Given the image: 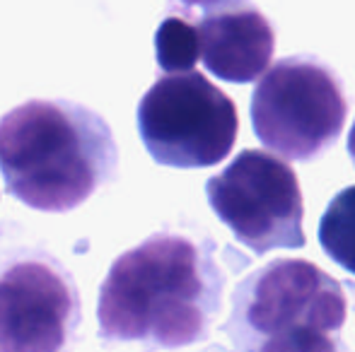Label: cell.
Returning <instances> with one entry per match:
<instances>
[{
    "label": "cell",
    "instance_id": "8",
    "mask_svg": "<svg viewBox=\"0 0 355 352\" xmlns=\"http://www.w3.org/2000/svg\"><path fill=\"white\" fill-rule=\"evenodd\" d=\"M201 61L225 82H252L266 73L276 48V34L266 17L254 8L211 10L196 24Z\"/></svg>",
    "mask_w": 355,
    "mask_h": 352
},
{
    "label": "cell",
    "instance_id": "5",
    "mask_svg": "<svg viewBox=\"0 0 355 352\" xmlns=\"http://www.w3.org/2000/svg\"><path fill=\"white\" fill-rule=\"evenodd\" d=\"M257 138L283 160L324 155L343 131L348 102L338 77L312 58H283L261 75L252 97Z\"/></svg>",
    "mask_w": 355,
    "mask_h": 352
},
{
    "label": "cell",
    "instance_id": "11",
    "mask_svg": "<svg viewBox=\"0 0 355 352\" xmlns=\"http://www.w3.org/2000/svg\"><path fill=\"white\" fill-rule=\"evenodd\" d=\"M177 3L187 5V8H206V10H218V8H227V5H237V0H177Z\"/></svg>",
    "mask_w": 355,
    "mask_h": 352
},
{
    "label": "cell",
    "instance_id": "3",
    "mask_svg": "<svg viewBox=\"0 0 355 352\" xmlns=\"http://www.w3.org/2000/svg\"><path fill=\"white\" fill-rule=\"evenodd\" d=\"M343 287L319 266L278 259L239 285L230 335L242 352H341Z\"/></svg>",
    "mask_w": 355,
    "mask_h": 352
},
{
    "label": "cell",
    "instance_id": "10",
    "mask_svg": "<svg viewBox=\"0 0 355 352\" xmlns=\"http://www.w3.org/2000/svg\"><path fill=\"white\" fill-rule=\"evenodd\" d=\"M155 53L164 75L193 71V66L201 61L196 24L182 15L164 17L155 32Z\"/></svg>",
    "mask_w": 355,
    "mask_h": 352
},
{
    "label": "cell",
    "instance_id": "12",
    "mask_svg": "<svg viewBox=\"0 0 355 352\" xmlns=\"http://www.w3.org/2000/svg\"><path fill=\"white\" fill-rule=\"evenodd\" d=\"M348 155H351V160L355 165V123H353L351 133H348Z\"/></svg>",
    "mask_w": 355,
    "mask_h": 352
},
{
    "label": "cell",
    "instance_id": "2",
    "mask_svg": "<svg viewBox=\"0 0 355 352\" xmlns=\"http://www.w3.org/2000/svg\"><path fill=\"white\" fill-rule=\"evenodd\" d=\"M109 123L75 102L32 99L0 118V172L10 196L42 212L83 205L116 174Z\"/></svg>",
    "mask_w": 355,
    "mask_h": 352
},
{
    "label": "cell",
    "instance_id": "1",
    "mask_svg": "<svg viewBox=\"0 0 355 352\" xmlns=\"http://www.w3.org/2000/svg\"><path fill=\"white\" fill-rule=\"evenodd\" d=\"M223 285L203 246L182 234H153L109 268L99 287V333L104 340L187 348L208 335Z\"/></svg>",
    "mask_w": 355,
    "mask_h": 352
},
{
    "label": "cell",
    "instance_id": "6",
    "mask_svg": "<svg viewBox=\"0 0 355 352\" xmlns=\"http://www.w3.org/2000/svg\"><path fill=\"white\" fill-rule=\"evenodd\" d=\"M206 196L220 222L254 254L302 249V188L293 167L263 150H242L208 178Z\"/></svg>",
    "mask_w": 355,
    "mask_h": 352
},
{
    "label": "cell",
    "instance_id": "4",
    "mask_svg": "<svg viewBox=\"0 0 355 352\" xmlns=\"http://www.w3.org/2000/svg\"><path fill=\"white\" fill-rule=\"evenodd\" d=\"M138 133L157 165L203 169L232 152L237 106L198 71L162 75L138 104Z\"/></svg>",
    "mask_w": 355,
    "mask_h": 352
},
{
    "label": "cell",
    "instance_id": "7",
    "mask_svg": "<svg viewBox=\"0 0 355 352\" xmlns=\"http://www.w3.org/2000/svg\"><path fill=\"white\" fill-rule=\"evenodd\" d=\"M83 319L71 272L46 254L0 268V352H68Z\"/></svg>",
    "mask_w": 355,
    "mask_h": 352
},
{
    "label": "cell",
    "instance_id": "9",
    "mask_svg": "<svg viewBox=\"0 0 355 352\" xmlns=\"http://www.w3.org/2000/svg\"><path fill=\"white\" fill-rule=\"evenodd\" d=\"M324 254L355 275V186L338 191L319 220Z\"/></svg>",
    "mask_w": 355,
    "mask_h": 352
}]
</instances>
